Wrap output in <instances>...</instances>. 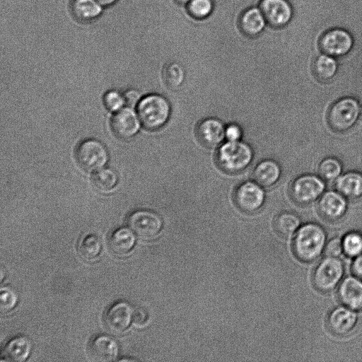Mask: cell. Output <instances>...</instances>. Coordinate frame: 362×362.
Instances as JSON below:
<instances>
[{"mask_svg":"<svg viewBox=\"0 0 362 362\" xmlns=\"http://www.w3.org/2000/svg\"><path fill=\"white\" fill-rule=\"evenodd\" d=\"M213 2L211 0H191L187 4V12L194 18L203 19L211 13Z\"/></svg>","mask_w":362,"mask_h":362,"instance_id":"1f68e13d","label":"cell"},{"mask_svg":"<svg viewBox=\"0 0 362 362\" xmlns=\"http://www.w3.org/2000/svg\"><path fill=\"white\" fill-rule=\"evenodd\" d=\"M74 154L78 165L86 171L99 170L108 160L107 148L95 139H86L79 142Z\"/></svg>","mask_w":362,"mask_h":362,"instance_id":"8992f818","label":"cell"},{"mask_svg":"<svg viewBox=\"0 0 362 362\" xmlns=\"http://www.w3.org/2000/svg\"><path fill=\"white\" fill-rule=\"evenodd\" d=\"M341 164L335 158H325L319 165L318 171L320 177L326 180H333L340 175Z\"/></svg>","mask_w":362,"mask_h":362,"instance_id":"4dcf8cb0","label":"cell"},{"mask_svg":"<svg viewBox=\"0 0 362 362\" xmlns=\"http://www.w3.org/2000/svg\"><path fill=\"white\" fill-rule=\"evenodd\" d=\"M130 229L139 237L149 239L158 234L163 226L160 217L148 210H137L127 218Z\"/></svg>","mask_w":362,"mask_h":362,"instance_id":"9c48e42d","label":"cell"},{"mask_svg":"<svg viewBox=\"0 0 362 362\" xmlns=\"http://www.w3.org/2000/svg\"><path fill=\"white\" fill-rule=\"evenodd\" d=\"M233 200L243 212L252 214L259 210L264 201V192L261 185L252 181L239 184L234 190Z\"/></svg>","mask_w":362,"mask_h":362,"instance_id":"ba28073f","label":"cell"},{"mask_svg":"<svg viewBox=\"0 0 362 362\" xmlns=\"http://www.w3.org/2000/svg\"><path fill=\"white\" fill-rule=\"evenodd\" d=\"M102 6H110L114 4L117 0H96Z\"/></svg>","mask_w":362,"mask_h":362,"instance_id":"ab89813d","label":"cell"},{"mask_svg":"<svg viewBox=\"0 0 362 362\" xmlns=\"http://www.w3.org/2000/svg\"><path fill=\"white\" fill-rule=\"evenodd\" d=\"M118 345L111 337L106 335L95 337L89 343L88 352L93 361L107 362L116 358Z\"/></svg>","mask_w":362,"mask_h":362,"instance_id":"ac0fdd59","label":"cell"},{"mask_svg":"<svg viewBox=\"0 0 362 362\" xmlns=\"http://www.w3.org/2000/svg\"><path fill=\"white\" fill-rule=\"evenodd\" d=\"M130 108L121 109L112 117L110 128L118 139L127 140L139 131V119Z\"/></svg>","mask_w":362,"mask_h":362,"instance_id":"5bb4252c","label":"cell"},{"mask_svg":"<svg viewBox=\"0 0 362 362\" xmlns=\"http://www.w3.org/2000/svg\"><path fill=\"white\" fill-rule=\"evenodd\" d=\"M344 272V264L338 257L326 256L317 263L313 270V286L320 292H329L340 283Z\"/></svg>","mask_w":362,"mask_h":362,"instance_id":"277c9868","label":"cell"},{"mask_svg":"<svg viewBox=\"0 0 362 362\" xmlns=\"http://www.w3.org/2000/svg\"><path fill=\"white\" fill-rule=\"evenodd\" d=\"M326 256L338 257L343 252L342 240L338 238H332L325 247Z\"/></svg>","mask_w":362,"mask_h":362,"instance_id":"e575fe53","label":"cell"},{"mask_svg":"<svg viewBox=\"0 0 362 362\" xmlns=\"http://www.w3.org/2000/svg\"><path fill=\"white\" fill-rule=\"evenodd\" d=\"M355 311L345 305L332 309L327 318L329 330L337 336H345L349 334L357 322Z\"/></svg>","mask_w":362,"mask_h":362,"instance_id":"4fadbf2b","label":"cell"},{"mask_svg":"<svg viewBox=\"0 0 362 362\" xmlns=\"http://www.w3.org/2000/svg\"><path fill=\"white\" fill-rule=\"evenodd\" d=\"M96 0H72L70 11L74 18L79 22L88 23L96 19L102 9Z\"/></svg>","mask_w":362,"mask_h":362,"instance_id":"44dd1931","label":"cell"},{"mask_svg":"<svg viewBox=\"0 0 362 362\" xmlns=\"http://www.w3.org/2000/svg\"><path fill=\"white\" fill-rule=\"evenodd\" d=\"M325 188V182L319 177L303 175L292 182L289 188V194L296 204L308 205L321 196Z\"/></svg>","mask_w":362,"mask_h":362,"instance_id":"52a82bcc","label":"cell"},{"mask_svg":"<svg viewBox=\"0 0 362 362\" xmlns=\"http://www.w3.org/2000/svg\"><path fill=\"white\" fill-rule=\"evenodd\" d=\"M101 249V240L95 234H88L83 237L78 243V253L83 259L87 261L95 259Z\"/></svg>","mask_w":362,"mask_h":362,"instance_id":"83f0119b","label":"cell"},{"mask_svg":"<svg viewBox=\"0 0 362 362\" xmlns=\"http://www.w3.org/2000/svg\"><path fill=\"white\" fill-rule=\"evenodd\" d=\"M337 70L336 60L329 55L322 54L315 58L313 64V72L315 78L322 82L332 79Z\"/></svg>","mask_w":362,"mask_h":362,"instance_id":"d4e9b609","label":"cell"},{"mask_svg":"<svg viewBox=\"0 0 362 362\" xmlns=\"http://www.w3.org/2000/svg\"><path fill=\"white\" fill-rule=\"evenodd\" d=\"M359 113L360 108L356 100L349 97L341 98L329 108L328 124L336 132H344L353 127Z\"/></svg>","mask_w":362,"mask_h":362,"instance_id":"5b68a950","label":"cell"},{"mask_svg":"<svg viewBox=\"0 0 362 362\" xmlns=\"http://www.w3.org/2000/svg\"><path fill=\"white\" fill-rule=\"evenodd\" d=\"M133 319L136 324H144L147 320V314L144 310L137 309L134 313Z\"/></svg>","mask_w":362,"mask_h":362,"instance_id":"f35d334b","label":"cell"},{"mask_svg":"<svg viewBox=\"0 0 362 362\" xmlns=\"http://www.w3.org/2000/svg\"><path fill=\"white\" fill-rule=\"evenodd\" d=\"M31 344L25 337H17L9 341L6 345L4 354L7 360L13 362L25 361L31 351Z\"/></svg>","mask_w":362,"mask_h":362,"instance_id":"cb8c5ba5","label":"cell"},{"mask_svg":"<svg viewBox=\"0 0 362 362\" xmlns=\"http://www.w3.org/2000/svg\"><path fill=\"white\" fill-rule=\"evenodd\" d=\"M118 177L110 168H100L95 170L92 176V182L96 188L102 191L112 189L117 185Z\"/></svg>","mask_w":362,"mask_h":362,"instance_id":"f1b7e54d","label":"cell"},{"mask_svg":"<svg viewBox=\"0 0 362 362\" xmlns=\"http://www.w3.org/2000/svg\"><path fill=\"white\" fill-rule=\"evenodd\" d=\"M134 312L132 306L124 301L117 302L107 311L105 324L107 329L114 334H119L130 325Z\"/></svg>","mask_w":362,"mask_h":362,"instance_id":"7c38bea8","label":"cell"},{"mask_svg":"<svg viewBox=\"0 0 362 362\" xmlns=\"http://www.w3.org/2000/svg\"><path fill=\"white\" fill-rule=\"evenodd\" d=\"M252 150L246 143L227 141L218 148L216 162L221 170L235 174L245 169L252 161Z\"/></svg>","mask_w":362,"mask_h":362,"instance_id":"3957f363","label":"cell"},{"mask_svg":"<svg viewBox=\"0 0 362 362\" xmlns=\"http://www.w3.org/2000/svg\"><path fill=\"white\" fill-rule=\"evenodd\" d=\"M351 269L354 275L362 280V253L356 257L352 263Z\"/></svg>","mask_w":362,"mask_h":362,"instance_id":"74e56055","label":"cell"},{"mask_svg":"<svg viewBox=\"0 0 362 362\" xmlns=\"http://www.w3.org/2000/svg\"><path fill=\"white\" fill-rule=\"evenodd\" d=\"M18 302L16 293L9 288H2L0 295V307L2 313L13 310Z\"/></svg>","mask_w":362,"mask_h":362,"instance_id":"836d02e7","label":"cell"},{"mask_svg":"<svg viewBox=\"0 0 362 362\" xmlns=\"http://www.w3.org/2000/svg\"><path fill=\"white\" fill-rule=\"evenodd\" d=\"M265 18L260 9L252 7L243 11L238 18L240 31L246 37L258 36L265 25Z\"/></svg>","mask_w":362,"mask_h":362,"instance_id":"d6986e66","label":"cell"},{"mask_svg":"<svg viewBox=\"0 0 362 362\" xmlns=\"http://www.w3.org/2000/svg\"><path fill=\"white\" fill-rule=\"evenodd\" d=\"M337 297L343 305L354 310H362V280L349 276L339 284Z\"/></svg>","mask_w":362,"mask_h":362,"instance_id":"e0dca14e","label":"cell"},{"mask_svg":"<svg viewBox=\"0 0 362 362\" xmlns=\"http://www.w3.org/2000/svg\"><path fill=\"white\" fill-rule=\"evenodd\" d=\"M342 246L346 255L358 256L362 253V234L356 231L348 233L342 239Z\"/></svg>","mask_w":362,"mask_h":362,"instance_id":"f546056e","label":"cell"},{"mask_svg":"<svg viewBox=\"0 0 362 362\" xmlns=\"http://www.w3.org/2000/svg\"><path fill=\"white\" fill-rule=\"evenodd\" d=\"M242 135V129L236 124H230L225 128V138L228 141H240Z\"/></svg>","mask_w":362,"mask_h":362,"instance_id":"d590c367","label":"cell"},{"mask_svg":"<svg viewBox=\"0 0 362 362\" xmlns=\"http://www.w3.org/2000/svg\"><path fill=\"white\" fill-rule=\"evenodd\" d=\"M259 9L266 22L276 28L286 25L293 15L292 7L286 0H261Z\"/></svg>","mask_w":362,"mask_h":362,"instance_id":"8fae6325","label":"cell"},{"mask_svg":"<svg viewBox=\"0 0 362 362\" xmlns=\"http://www.w3.org/2000/svg\"><path fill=\"white\" fill-rule=\"evenodd\" d=\"M346 208L344 197L339 192L333 191L324 193L317 204L319 214L329 221L340 220L346 214Z\"/></svg>","mask_w":362,"mask_h":362,"instance_id":"2e32d148","label":"cell"},{"mask_svg":"<svg viewBox=\"0 0 362 362\" xmlns=\"http://www.w3.org/2000/svg\"><path fill=\"white\" fill-rule=\"evenodd\" d=\"M136 111L142 126L153 131L166 124L170 115V105L165 98L153 93L141 98Z\"/></svg>","mask_w":362,"mask_h":362,"instance_id":"7a4b0ae2","label":"cell"},{"mask_svg":"<svg viewBox=\"0 0 362 362\" xmlns=\"http://www.w3.org/2000/svg\"><path fill=\"white\" fill-rule=\"evenodd\" d=\"M300 226V218L294 213L282 211L275 218L274 227L281 237L287 238L293 235Z\"/></svg>","mask_w":362,"mask_h":362,"instance_id":"484cf974","label":"cell"},{"mask_svg":"<svg viewBox=\"0 0 362 362\" xmlns=\"http://www.w3.org/2000/svg\"><path fill=\"white\" fill-rule=\"evenodd\" d=\"M360 114H361V115L362 116V105H361V108H360Z\"/></svg>","mask_w":362,"mask_h":362,"instance_id":"b9f144b4","label":"cell"},{"mask_svg":"<svg viewBox=\"0 0 362 362\" xmlns=\"http://www.w3.org/2000/svg\"><path fill=\"white\" fill-rule=\"evenodd\" d=\"M326 233L318 224L309 223L296 232L292 244L295 256L300 261L310 262L316 259L325 247Z\"/></svg>","mask_w":362,"mask_h":362,"instance_id":"6da1fadb","label":"cell"},{"mask_svg":"<svg viewBox=\"0 0 362 362\" xmlns=\"http://www.w3.org/2000/svg\"><path fill=\"white\" fill-rule=\"evenodd\" d=\"M125 105L129 107H134L137 105L141 100V95L139 92L134 89L128 90L124 94Z\"/></svg>","mask_w":362,"mask_h":362,"instance_id":"8d00e7d4","label":"cell"},{"mask_svg":"<svg viewBox=\"0 0 362 362\" xmlns=\"http://www.w3.org/2000/svg\"><path fill=\"white\" fill-rule=\"evenodd\" d=\"M162 76L165 86L169 89L175 90L182 84L185 74L180 64L169 62L164 65Z\"/></svg>","mask_w":362,"mask_h":362,"instance_id":"4316f807","label":"cell"},{"mask_svg":"<svg viewBox=\"0 0 362 362\" xmlns=\"http://www.w3.org/2000/svg\"><path fill=\"white\" fill-rule=\"evenodd\" d=\"M105 107L111 112H117L125 104L124 95L115 90L107 91L103 98Z\"/></svg>","mask_w":362,"mask_h":362,"instance_id":"d6a6232c","label":"cell"},{"mask_svg":"<svg viewBox=\"0 0 362 362\" xmlns=\"http://www.w3.org/2000/svg\"><path fill=\"white\" fill-rule=\"evenodd\" d=\"M353 38L349 32L341 28H334L325 32L320 37L321 51L332 57L346 54L353 47Z\"/></svg>","mask_w":362,"mask_h":362,"instance_id":"30bf717a","label":"cell"},{"mask_svg":"<svg viewBox=\"0 0 362 362\" xmlns=\"http://www.w3.org/2000/svg\"><path fill=\"white\" fill-rule=\"evenodd\" d=\"M173 1L178 4H188L191 0H173Z\"/></svg>","mask_w":362,"mask_h":362,"instance_id":"60d3db41","label":"cell"},{"mask_svg":"<svg viewBox=\"0 0 362 362\" xmlns=\"http://www.w3.org/2000/svg\"><path fill=\"white\" fill-rule=\"evenodd\" d=\"M223 124L216 118H206L199 122L195 127V135L198 141L206 147L219 145L225 138Z\"/></svg>","mask_w":362,"mask_h":362,"instance_id":"9a60e30c","label":"cell"},{"mask_svg":"<svg viewBox=\"0 0 362 362\" xmlns=\"http://www.w3.org/2000/svg\"><path fill=\"white\" fill-rule=\"evenodd\" d=\"M136 238L131 229L125 227L114 230L108 240L109 247L116 255H124L129 253L135 245Z\"/></svg>","mask_w":362,"mask_h":362,"instance_id":"7402d4cb","label":"cell"},{"mask_svg":"<svg viewBox=\"0 0 362 362\" xmlns=\"http://www.w3.org/2000/svg\"><path fill=\"white\" fill-rule=\"evenodd\" d=\"M281 175L279 164L273 160L259 162L253 172V178L261 186L269 187L275 184Z\"/></svg>","mask_w":362,"mask_h":362,"instance_id":"603a6c76","label":"cell"},{"mask_svg":"<svg viewBox=\"0 0 362 362\" xmlns=\"http://www.w3.org/2000/svg\"><path fill=\"white\" fill-rule=\"evenodd\" d=\"M335 187L338 192L349 199H356L362 196V174L358 172H349L340 176Z\"/></svg>","mask_w":362,"mask_h":362,"instance_id":"ffe728a7","label":"cell"}]
</instances>
